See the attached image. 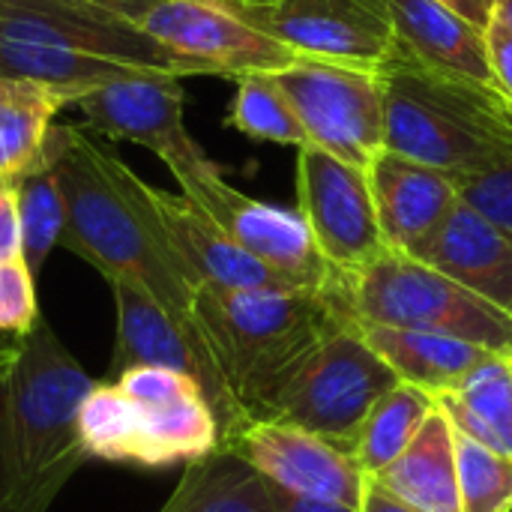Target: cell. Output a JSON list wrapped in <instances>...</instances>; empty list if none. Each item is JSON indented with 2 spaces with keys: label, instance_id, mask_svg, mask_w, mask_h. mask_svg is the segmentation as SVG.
<instances>
[{
  "label": "cell",
  "instance_id": "8",
  "mask_svg": "<svg viewBox=\"0 0 512 512\" xmlns=\"http://www.w3.org/2000/svg\"><path fill=\"white\" fill-rule=\"evenodd\" d=\"M273 78L312 147L363 171L384 150V84L378 66L297 57Z\"/></svg>",
  "mask_w": 512,
  "mask_h": 512
},
{
  "label": "cell",
  "instance_id": "33",
  "mask_svg": "<svg viewBox=\"0 0 512 512\" xmlns=\"http://www.w3.org/2000/svg\"><path fill=\"white\" fill-rule=\"evenodd\" d=\"M21 258V219L15 186L0 183V264Z\"/></svg>",
  "mask_w": 512,
  "mask_h": 512
},
{
  "label": "cell",
  "instance_id": "29",
  "mask_svg": "<svg viewBox=\"0 0 512 512\" xmlns=\"http://www.w3.org/2000/svg\"><path fill=\"white\" fill-rule=\"evenodd\" d=\"M462 512H512V459L456 432Z\"/></svg>",
  "mask_w": 512,
  "mask_h": 512
},
{
  "label": "cell",
  "instance_id": "11",
  "mask_svg": "<svg viewBox=\"0 0 512 512\" xmlns=\"http://www.w3.org/2000/svg\"><path fill=\"white\" fill-rule=\"evenodd\" d=\"M0 39L87 54L141 72L192 75L183 60L99 0H0Z\"/></svg>",
  "mask_w": 512,
  "mask_h": 512
},
{
  "label": "cell",
  "instance_id": "6",
  "mask_svg": "<svg viewBox=\"0 0 512 512\" xmlns=\"http://www.w3.org/2000/svg\"><path fill=\"white\" fill-rule=\"evenodd\" d=\"M84 453L102 462L171 468L219 450V420L201 390L171 402H135L117 384H96L78 411Z\"/></svg>",
  "mask_w": 512,
  "mask_h": 512
},
{
  "label": "cell",
  "instance_id": "12",
  "mask_svg": "<svg viewBox=\"0 0 512 512\" xmlns=\"http://www.w3.org/2000/svg\"><path fill=\"white\" fill-rule=\"evenodd\" d=\"M297 213L339 276H354L387 252L366 171L312 144L297 150Z\"/></svg>",
  "mask_w": 512,
  "mask_h": 512
},
{
  "label": "cell",
  "instance_id": "18",
  "mask_svg": "<svg viewBox=\"0 0 512 512\" xmlns=\"http://www.w3.org/2000/svg\"><path fill=\"white\" fill-rule=\"evenodd\" d=\"M387 249L411 255L459 204L456 174L381 150L366 168Z\"/></svg>",
  "mask_w": 512,
  "mask_h": 512
},
{
  "label": "cell",
  "instance_id": "3",
  "mask_svg": "<svg viewBox=\"0 0 512 512\" xmlns=\"http://www.w3.org/2000/svg\"><path fill=\"white\" fill-rule=\"evenodd\" d=\"M198 321L246 423L270 420L309 357L345 324L342 276L327 288L195 291Z\"/></svg>",
  "mask_w": 512,
  "mask_h": 512
},
{
  "label": "cell",
  "instance_id": "9",
  "mask_svg": "<svg viewBox=\"0 0 512 512\" xmlns=\"http://www.w3.org/2000/svg\"><path fill=\"white\" fill-rule=\"evenodd\" d=\"M123 15L183 60L192 75L243 78L279 72L297 60L291 48L246 24L225 0H135Z\"/></svg>",
  "mask_w": 512,
  "mask_h": 512
},
{
  "label": "cell",
  "instance_id": "17",
  "mask_svg": "<svg viewBox=\"0 0 512 512\" xmlns=\"http://www.w3.org/2000/svg\"><path fill=\"white\" fill-rule=\"evenodd\" d=\"M153 201L159 222L192 273L195 285L222 288V291H288L303 288L288 276L276 273L273 267L261 264L249 252H243L192 198L171 195L153 186Z\"/></svg>",
  "mask_w": 512,
  "mask_h": 512
},
{
  "label": "cell",
  "instance_id": "23",
  "mask_svg": "<svg viewBox=\"0 0 512 512\" xmlns=\"http://www.w3.org/2000/svg\"><path fill=\"white\" fill-rule=\"evenodd\" d=\"M384 492L420 512H462L456 474V429L441 408L426 420L408 450L369 477Z\"/></svg>",
  "mask_w": 512,
  "mask_h": 512
},
{
  "label": "cell",
  "instance_id": "4",
  "mask_svg": "<svg viewBox=\"0 0 512 512\" xmlns=\"http://www.w3.org/2000/svg\"><path fill=\"white\" fill-rule=\"evenodd\" d=\"M378 72L384 150L459 177L477 171L507 144L512 108L498 90L435 72L399 45Z\"/></svg>",
  "mask_w": 512,
  "mask_h": 512
},
{
  "label": "cell",
  "instance_id": "36",
  "mask_svg": "<svg viewBox=\"0 0 512 512\" xmlns=\"http://www.w3.org/2000/svg\"><path fill=\"white\" fill-rule=\"evenodd\" d=\"M441 3H447L450 9L465 15L477 27H486L492 21V9H495V0H441Z\"/></svg>",
  "mask_w": 512,
  "mask_h": 512
},
{
  "label": "cell",
  "instance_id": "31",
  "mask_svg": "<svg viewBox=\"0 0 512 512\" xmlns=\"http://www.w3.org/2000/svg\"><path fill=\"white\" fill-rule=\"evenodd\" d=\"M33 273L24 258L0 264V333L27 336L39 321Z\"/></svg>",
  "mask_w": 512,
  "mask_h": 512
},
{
  "label": "cell",
  "instance_id": "35",
  "mask_svg": "<svg viewBox=\"0 0 512 512\" xmlns=\"http://www.w3.org/2000/svg\"><path fill=\"white\" fill-rule=\"evenodd\" d=\"M360 512H420L414 507H408L405 501H399L396 495L384 492L381 486H375L372 480L366 483L363 501H360Z\"/></svg>",
  "mask_w": 512,
  "mask_h": 512
},
{
  "label": "cell",
  "instance_id": "40",
  "mask_svg": "<svg viewBox=\"0 0 512 512\" xmlns=\"http://www.w3.org/2000/svg\"><path fill=\"white\" fill-rule=\"evenodd\" d=\"M507 366H510V378H512V354H510V357H507Z\"/></svg>",
  "mask_w": 512,
  "mask_h": 512
},
{
  "label": "cell",
  "instance_id": "19",
  "mask_svg": "<svg viewBox=\"0 0 512 512\" xmlns=\"http://www.w3.org/2000/svg\"><path fill=\"white\" fill-rule=\"evenodd\" d=\"M411 258L512 315V237L462 198Z\"/></svg>",
  "mask_w": 512,
  "mask_h": 512
},
{
  "label": "cell",
  "instance_id": "24",
  "mask_svg": "<svg viewBox=\"0 0 512 512\" xmlns=\"http://www.w3.org/2000/svg\"><path fill=\"white\" fill-rule=\"evenodd\" d=\"M450 426L512 459V378L507 357L492 354L456 390L435 396Z\"/></svg>",
  "mask_w": 512,
  "mask_h": 512
},
{
  "label": "cell",
  "instance_id": "14",
  "mask_svg": "<svg viewBox=\"0 0 512 512\" xmlns=\"http://www.w3.org/2000/svg\"><path fill=\"white\" fill-rule=\"evenodd\" d=\"M114 294L117 309V336H114V354H111V375L117 378L126 369L135 366H162L189 375L204 390L216 420H219V447H225L240 429H246V417L237 408L225 375L219 372V363L213 351L198 342L177 318H171L156 300L135 291L126 282H108Z\"/></svg>",
  "mask_w": 512,
  "mask_h": 512
},
{
  "label": "cell",
  "instance_id": "39",
  "mask_svg": "<svg viewBox=\"0 0 512 512\" xmlns=\"http://www.w3.org/2000/svg\"><path fill=\"white\" fill-rule=\"evenodd\" d=\"M231 3H252V6H264V3H279V0H231Z\"/></svg>",
  "mask_w": 512,
  "mask_h": 512
},
{
  "label": "cell",
  "instance_id": "26",
  "mask_svg": "<svg viewBox=\"0 0 512 512\" xmlns=\"http://www.w3.org/2000/svg\"><path fill=\"white\" fill-rule=\"evenodd\" d=\"M435 408H438L435 396L411 384H396L390 393H384L372 405L369 417L363 420L351 444V456L360 465V471L366 477H375L390 462H396L408 450V444L420 435V429L435 414Z\"/></svg>",
  "mask_w": 512,
  "mask_h": 512
},
{
  "label": "cell",
  "instance_id": "32",
  "mask_svg": "<svg viewBox=\"0 0 512 512\" xmlns=\"http://www.w3.org/2000/svg\"><path fill=\"white\" fill-rule=\"evenodd\" d=\"M486 48H489V66L498 93L512 108V33L498 21L486 24Z\"/></svg>",
  "mask_w": 512,
  "mask_h": 512
},
{
  "label": "cell",
  "instance_id": "15",
  "mask_svg": "<svg viewBox=\"0 0 512 512\" xmlns=\"http://www.w3.org/2000/svg\"><path fill=\"white\" fill-rule=\"evenodd\" d=\"M183 105L186 93L180 78L165 72L123 75L90 87L75 99L90 132L147 147L168 165V171L207 156L186 129Z\"/></svg>",
  "mask_w": 512,
  "mask_h": 512
},
{
  "label": "cell",
  "instance_id": "10",
  "mask_svg": "<svg viewBox=\"0 0 512 512\" xmlns=\"http://www.w3.org/2000/svg\"><path fill=\"white\" fill-rule=\"evenodd\" d=\"M183 195L192 198L243 252L288 276L303 288H327L339 279L330 264L318 255L312 234L297 210H285L258 198H249L231 186L222 168L201 156L171 171Z\"/></svg>",
  "mask_w": 512,
  "mask_h": 512
},
{
  "label": "cell",
  "instance_id": "37",
  "mask_svg": "<svg viewBox=\"0 0 512 512\" xmlns=\"http://www.w3.org/2000/svg\"><path fill=\"white\" fill-rule=\"evenodd\" d=\"M492 21H498L501 27H507V30L512 33V0H495Z\"/></svg>",
  "mask_w": 512,
  "mask_h": 512
},
{
  "label": "cell",
  "instance_id": "2",
  "mask_svg": "<svg viewBox=\"0 0 512 512\" xmlns=\"http://www.w3.org/2000/svg\"><path fill=\"white\" fill-rule=\"evenodd\" d=\"M93 387L45 321L0 354V512H48L90 459L78 411Z\"/></svg>",
  "mask_w": 512,
  "mask_h": 512
},
{
  "label": "cell",
  "instance_id": "13",
  "mask_svg": "<svg viewBox=\"0 0 512 512\" xmlns=\"http://www.w3.org/2000/svg\"><path fill=\"white\" fill-rule=\"evenodd\" d=\"M246 24L291 48L297 57L381 66L396 33L387 0H279V3H231Z\"/></svg>",
  "mask_w": 512,
  "mask_h": 512
},
{
  "label": "cell",
  "instance_id": "28",
  "mask_svg": "<svg viewBox=\"0 0 512 512\" xmlns=\"http://www.w3.org/2000/svg\"><path fill=\"white\" fill-rule=\"evenodd\" d=\"M15 198H18V219H21V258L36 276L54 246L63 237L66 225V207H63V192L57 183V174L51 165L21 177L15 183Z\"/></svg>",
  "mask_w": 512,
  "mask_h": 512
},
{
  "label": "cell",
  "instance_id": "25",
  "mask_svg": "<svg viewBox=\"0 0 512 512\" xmlns=\"http://www.w3.org/2000/svg\"><path fill=\"white\" fill-rule=\"evenodd\" d=\"M159 512H276L267 480L231 450L186 465Z\"/></svg>",
  "mask_w": 512,
  "mask_h": 512
},
{
  "label": "cell",
  "instance_id": "5",
  "mask_svg": "<svg viewBox=\"0 0 512 512\" xmlns=\"http://www.w3.org/2000/svg\"><path fill=\"white\" fill-rule=\"evenodd\" d=\"M342 300L354 324L441 333L498 357L512 354V315L396 249L342 276Z\"/></svg>",
  "mask_w": 512,
  "mask_h": 512
},
{
  "label": "cell",
  "instance_id": "20",
  "mask_svg": "<svg viewBox=\"0 0 512 512\" xmlns=\"http://www.w3.org/2000/svg\"><path fill=\"white\" fill-rule=\"evenodd\" d=\"M396 45L423 66L480 84L495 87L486 27H477L441 0H387Z\"/></svg>",
  "mask_w": 512,
  "mask_h": 512
},
{
  "label": "cell",
  "instance_id": "30",
  "mask_svg": "<svg viewBox=\"0 0 512 512\" xmlns=\"http://www.w3.org/2000/svg\"><path fill=\"white\" fill-rule=\"evenodd\" d=\"M459 198L512 237V132L507 144L477 171L456 177Z\"/></svg>",
  "mask_w": 512,
  "mask_h": 512
},
{
  "label": "cell",
  "instance_id": "16",
  "mask_svg": "<svg viewBox=\"0 0 512 512\" xmlns=\"http://www.w3.org/2000/svg\"><path fill=\"white\" fill-rule=\"evenodd\" d=\"M219 450L240 456L270 486L306 498L360 507L369 483L348 450L279 420L249 423Z\"/></svg>",
  "mask_w": 512,
  "mask_h": 512
},
{
  "label": "cell",
  "instance_id": "22",
  "mask_svg": "<svg viewBox=\"0 0 512 512\" xmlns=\"http://www.w3.org/2000/svg\"><path fill=\"white\" fill-rule=\"evenodd\" d=\"M75 99L78 93L63 87L0 75V183L15 186L48 165L54 117Z\"/></svg>",
  "mask_w": 512,
  "mask_h": 512
},
{
  "label": "cell",
  "instance_id": "1",
  "mask_svg": "<svg viewBox=\"0 0 512 512\" xmlns=\"http://www.w3.org/2000/svg\"><path fill=\"white\" fill-rule=\"evenodd\" d=\"M48 165L66 207L60 243L93 264L105 282H126L156 300L210 348L195 309L198 285L159 222L153 186L120 156L102 150L81 126L54 123Z\"/></svg>",
  "mask_w": 512,
  "mask_h": 512
},
{
  "label": "cell",
  "instance_id": "38",
  "mask_svg": "<svg viewBox=\"0 0 512 512\" xmlns=\"http://www.w3.org/2000/svg\"><path fill=\"white\" fill-rule=\"evenodd\" d=\"M99 3H105V6H111V9H117V12L123 15V9H126V6H132L135 0H99Z\"/></svg>",
  "mask_w": 512,
  "mask_h": 512
},
{
  "label": "cell",
  "instance_id": "21",
  "mask_svg": "<svg viewBox=\"0 0 512 512\" xmlns=\"http://www.w3.org/2000/svg\"><path fill=\"white\" fill-rule=\"evenodd\" d=\"M357 330L402 384L420 387L432 396L456 390L477 366H483L492 357V351L480 345L441 333L375 324H357Z\"/></svg>",
  "mask_w": 512,
  "mask_h": 512
},
{
  "label": "cell",
  "instance_id": "27",
  "mask_svg": "<svg viewBox=\"0 0 512 512\" xmlns=\"http://www.w3.org/2000/svg\"><path fill=\"white\" fill-rule=\"evenodd\" d=\"M225 126L237 129L240 135L252 141H267V144H282V147H297V150L309 144L273 72H252V75L237 78V93L228 105Z\"/></svg>",
  "mask_w": 512,
  "mask_h": 512
},
{
  "label": "cell",
  "instance_id": "34",
  "mask_svg": "<svg viewBox=\"0 0 512 512\" xmlns=\"http://www.w3.org/2000/svg\"><path fill=\"white\" fill-rule=\"evenodd\" d=\"M270 498H273V510L276 512H360V507H351V504L306 498V495H294V492H285V489H276V486H270Z\"/></svg>",
  "mask_w": 512,
  "mask_h": 512
},
{
  "label": "cell",
  "instance_id": "7",
  "mask_svg": "<svg viewBox=\"0 0 512 512\" xmlns=\"http://www.w3.org/2000/svg\"><path fill=\"white\" fill-rule=\"evenodd\" d=\"M402 384L357 324L339 327L297 372L270 420L291 423L351 453L372 405Z\"/></svg>",
  "mask_w": 512,
  "mask_h": 512
}]
</instances>
